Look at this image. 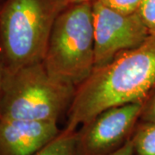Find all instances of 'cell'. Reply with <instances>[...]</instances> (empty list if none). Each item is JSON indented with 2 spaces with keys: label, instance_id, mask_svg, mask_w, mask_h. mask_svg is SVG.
I'll use <instances>...</instances> for the list:
<instances>
[{
  "label": "cell",
  "instance_id": "6da1fadb",
  "mask_svg": "<svg viewBox=\"0 0 155 155\" xmlns=\"http://www.w3.org/2000/svg\"><path fill=\"white\" fill-rule=\"evenodd\" d=\"M155 91V34L142 44L95 68L75 91L67 111L66 129L77 130L115 106L144 104Z\"/></svg>",
  "mask_w": 155,
  "mask_h": 155
},
{
  "label": "cell",
  "instance_id": "7a4b0ae2",
  "mask_svg": "<svg viewBox=\"0 0 155 155\" xmlns=\"http://www.w3.org/2000/svg\"><path fill=\"white\" fill-rule=\"evenodd\" d=\"M68 0H4L0 5V64L16 70L44 60L54 22Z\"/></svg>",
  "mask_w": 155,
  "mask_h": 155
},
{
  "label": "cell",
  "instance_id": "3957f363",
  "mask_svg": "<svg viewBox=\"0 0 155 155\" xmlns=\"http://www.w3.org/2000/svg\"><path fill=\"white\" fill-rule=\"evenodd\" d=\"M75 91V86L51 77L43 62L4 70L0 117L58 123L67 114Z\"/></svg>",
  "mask_w": 155,
  "mask_h": 155
},
{
  "label": "cell",
  "instance_id": "277c9868",
  "mask_svg": "<svg viewBox=\"0 0 155 155\" xmlns=\"http://www.w3.org/2000/svg\"><path fill=\"white\" fill-rule=\"evenodd\" d=\"M92 2L70 4L59 15L42 61L53 78L76 88L95 67Z\"/></svg>",
  "mask_w": 155,
  "mask_h": 155
},
{
  "label": "cell",
  "instance_id": "5b68a950",
  "mask_svg": "<svg viewBox=\"0 0 155 155\" xmlns=\"http://www.w3.org/2000/svg\"><path fill=\"white\" fill-rule=\"evenodd\" d=\"M95 68L103 67L125 51L142 44L150 35L138 13L124 14L92 2ZM93 69V70H94Z\"/></svg>",
  "mask_w": 155,
  "mask_h": 155
},
{
  "label": "cell",
  "instance_id": "8992f818",
  "mask_svg": "<svg viewBox=\"0 0 155 155\" xmlns=\"http://www.w3.org/2000/svg\"><path fill=\"white\" fill-rule=\"evenodd\" d=\"M143 104L115 106L84 124L78 133L80 155H110L132 137Z\"/></svg>",
  "mask_w": 155,
  "mask_h": 155
},
{
  "label": "cell",
  "instance_id": "52a82bcc",
  "mask_svg": "<svg viewBox=\"0 0 155 155\" xmlns=\"http://www.w3.org/2000/svg\"><path fill=\"white\" fill-rule=\"evenodd\" d=\"M61 131L57 122L0 117V155H34Z\"/></svg>",
  "mask_w": 155,
  "mask_h": 155
},
{
  "label": "cell",
  "instance_id": "ba28073f",
  "mask_svg": "<svg viewBox=\"0 0 155 155\" xmlns=\"http://www.w3.org/2000/svg\"><path fill=\"white\" fill-rule=\"evenodd\" d=\"M34 155H80L78 130L64 128Z\"/></svg>",
  "mask_w": 155,
  "mask_h": 155
},
{
  "label": "cell",
  "instance_id": "9c48e42d",
  "mask_svg": "<svg viewBox=\"0 0 155 155\" xmlns=\"http://www.w3.org/2000/svg\"><path fill=\"white\" fill-rule=\"evenodd\" d=\"M131 140L134 155H155V122L140 120Z\"/></svg>",
  "mask_w": 155,
  "mask_h": 155
},
{
  "label": "cell",
  "instance_id": "30bf717a",
  "mask_svg": "<svg viewBox=\"0 0 155 155\" xmlns=\"http://www.w3.org/2000/svg\"><path fill=\"white\" fill-rule=\"evenodd\" d=\"M150 34H155V0H142L137 11Z\"/></svg>",
  "mask_w": 155,
  "mask_h": 155
},
{
  "label": "cell",
  "instance_id": "8fae6325",
  "mask_svg": "<svg viewBox=\"0 0 155 155\" xmlns=\"http://www.w3.org/2000/svg\"><path fill=\"white\" fill-rule=\"evenodd\" d=\"M104 5L124 14H132L138 11L142 0H97Z\"/></svg>",
  "mask_w": 155,
  "mask_h": 155
},
{
  "label": "cell",
  "instance_id": "7c38bea8",
  "mask_svg": "<svg viewBox=\"0 0 155 155\" xmlns=\"http://www.w3.org/2000/svg\"><path fill=\"white\" fill-rule=\"evenodd\" d=\"M140 120L155 122V91L144 102Z\"/></svg>",
  "mask_w": 155,
  "mask_h": 155
},
{
  "label": "cell",
  "instance_id": "4fadbf2b",
  "mask_svg": "<svg viewBox=\"0 0 155 155\" xmlns=\"http://www.w3.org/2000/svg\"><path fill=\"white\" fill-rule=\"evenodd\" d=\"M110 155H134V147L131 139L128 140L125 144Z\"/></svg>",
  "mask_w": 155,
  "mask_h": 155
},
{
  "label": "cell",
  "instance_id": "5bb4252c",
  "mask_svg": "<svg viewBox=\"0 0 155 155\" xmlns=\"http://www.w3.org/2000/svg\"><path fill=\"white\" fill-rule=\"evenodd\" d=\"M3 67L2 65L0 64V97H1V89H2V81H3Z\"/></svg>",
  "mask_w": 155,
  "mask_h": 155
},
{
  "label": "cell",
  "instance_id": "9a60e30c",
  "mask_svg": "<svg viewBox=\"0 0 155 155\" xmlns=\"http://www.w3.org/2000/svg\"><path fill=\"white\" fill-rule=\"evenodd\" d=\"M71 4L73 3H82V2H91L93 0H68Z\"/></svg>",
  "mask_w": 155,
  "mask_h": 155
},
{
  "label": "cell",
  "instance_id": "2e32d148",
  "mask_svg": "<svg viewBox=\"0 0 155 155\" xmlns=\"http://www.w3.org/2000/svg\"><path fill=\"white\" fill-rule=\"evenodd\" d=\"M3 2H4V0H0V5H1V4H2Z\"/></svg>",
  "mask_w": 155,
  "mask_h": 155
}]
</instances>
